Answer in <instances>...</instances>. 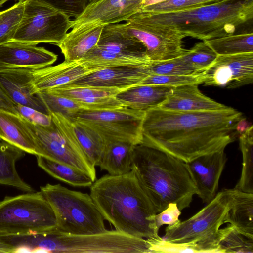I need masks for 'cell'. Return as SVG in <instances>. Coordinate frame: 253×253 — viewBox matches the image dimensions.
<instances>
[{
  "mask_svg": "<svg viewBox=\"0 0 253 253\" xmlns=\"http://www.w3.org/2000/svg\"><path fill=\"white\" fill-rule=\"evenodd\" d=\"M97 46L127 56H147L146 49L139 41L118 30L112 24L105 26Z\"/></svg>",
  "mask_w": 253,
  "mask_h": 253,
  "instance_id": "24",
  "label": "cell"
},
{
  "mask_svg": "<svg viewBox=\"0 0 253 253\" xmlns=\"http://www.w3.org/2000/svg\"><path fill=\"white\" fill-rule=\"evenodd\" d=\"M18 112L29 121L43 126H48L51 123V117L31 108L17 105Z\"/></svg>",
  "mask_w": 253,
  "mask_h": 253,
  "instance_id": "43",
  "label": "cell"
},
{
  "mask_svg": "<svg viewBox=\"0 0 253 253\" xmlns=\"http://www.w3.org/2000/svg\"><path fill=\"white\" fill-rule=\"evenodd\" d=\"M204 78L201 73L187 75L150 74L137 85H160L176 87L189 84H203Z\"/></svg>",
  "mask_w": 253,
  "mask_h": 253,
  "instance_id": "37",
  "label": "cell"
},
{
  "mask_svg": "<svg viewBox=\"0 0 253 253\" xmlns=\"http://www.w3.org/2000/svg\"><path fill=\"white\" fill-rule=\"evenodd\" d=\"M77 61L64 60L55 66L34 69L32 80L34 94L39 91L58 87L90 73Z\"/></svg>",
  "mask_w": 253,
  "mask_h": 253,
  "instance_id": "18",
  "label": "cell"
},
{
  "mask_svg": "<svg viewBox=\"0 0 253 253\" xmlns=\"http://www.w3.org/2000/svg\"><path fill=\"white\" fill-rule=\"evenodd\" d=\"M234 201V189H224L188 219L168 225L165 240L194 245L198 253H219L217 238L220 226Z\"/></svg>",
  "mask_w": 253,
  "mask_h": 253,
  "instance_id": "5",
  "label": "cell"
},
{
  "mask_svg": "<svg viewBox=\"0 0 253 253\" xmlns=\"http://www.w3.org/2000/svg\"><path fill=\"white\" fill-rule=\"evenodd\" d=\"M36 94L42 100L47 109L48 114L57 113L71 118L81 107L75 101L53 93L48 90L37 92Z\"/></svg>",
  "mask_w": 253,
  "mask_h": 253,
  "instance_id": "36",
  "label": "cell"
},
{
  "mask_svg": "<svg viewBox=\"0 0 253 253\" xmlns=\"http://www.w3.org/2000/svg\"><path fill=\"white\" fill-rule=\"evenodd\" d=\"M131 16L204 41L233 34L237 27L252 20L253 0H234L167 12L141 10Z\"/></svg>",
  "mask_w": 253,
  "mask_h": 253,
  "instance_id": "4",
  "label": "cell"
},
{
  "mask_svg": "<svg viewBox=\"0 0 253 253\" xmlns=\"http://www.w3.org/2000/svg\"><path fill=\"white\" fill-rule=\"evenodd\" d=\"M100 0H88V4L93 3Z\"/></svg>",
  "mask_w": 253,
  "mask_h": 253,
  "instance_id": "47",
  "label": "cell"
},
{
  "mask_svg": "<svg viewBox=\"0 0 253 253\" xmlns=\"http://www.w3.org/2000/svg\"><path fill=\"white\" fill-rule=\"evenodd\" d=\"M105 26L91 24L72 28L58 45L65 60L78 61L96 46Z\"/></svg>",
  "mask_w": 253,
  "mask_h": 253,
  "instance_id": "21",
  "label": "cell"
},
{
  "mask_svg": "<svg viewBox=\"0 0 253 253\" xmlns=\"http://www.w3.org/2000/svg\"><path fill=\"white\" fill-rule=\"evenodd\" d=\"M234 0H168L144 7L141 10L152 12H167L195 8Z\"/></svg>",
  "mask_w": 253,
  "mask_h": 253,
  "instance_id": "38",
  "label": "cell"
},
{
  "mask_svg": "<svg viewBox=\"0 0 253 253\" xmlns=\"http://www.w3.org/2000/svg\"><path fill=\"white\" fill-rule=\"evenodd\" d=\"M77 61L92 71L117 66H145L153 62L147 56L125 55L102 49L97 46Z\"/></svg>",
  "mask_w": 253,
  "mask_h": 253,
  "instance_id": "26",
  "label": "cell"
},
{
  "mask_svg": "<svg viewBox=\"0 0 253 253\" xmlns=\"http://www.w3.org/2000/svg\"><path fill=\"white\" fill-rule=\"evenodd\" d=\"M0 141H5L25 152L37 155L33 133L25 118L20 114L0 109Z\"/></svg>",
  "mask_w": 253,
  "mask_h": 253,
  "instance_id": "22",
  "label": "cell"
},
{
  "mask_svg": "<svg viewBox=\"0 0 253 253\" xmlns=\"http://www.w3.org/2000/svg\"></svg>",
  "mask_w": 253,
  "mask_h": 253,
  "instance_id": "48",
  "label": "cell"
},
{
  "mask_svg": "<svg viewBox=\"0 0 253 253\" xmlns=\"http://www.w3.org/2000/svg\"><path fill=\"white\" fill-rule=\"evenodd\" d=\"M228 107L203 94L199 89L198 84H189L174 87L158 108L173 111H204Z\"/></svg>",
  "mask_w": 253,
  "mask_h": 253,
  "instance_id": "19",
  "label": "cell"
},
{
  "mask_svg": "<svg viewBox=\"0 0 253 253\" xmlns=\"http://www.w3.org/2000/svg\"><path fill=\"white\" fill-rule=\"evenodd\" d=\"M252 125L245 117H242L238 121L235 129L237 133L240 135L247 131Z\"/></svg>",
  "mask_w": 253,
  "mask_h": 253,
  "instance_id": "45",
  "label": "cell"
},
{
  "mask_svg": "<svg viewBox=\"0 0 253 253\" xmlns=\"http://www.w3.org/2000/svg\"><path fill=\"white\" fill-rule=\"evenodd\" d=\"M132 169L157 213L170 203L180 211L189 207L198 191L186 162L141 144L132 153Z\"/></svg>",
  "mask_w": 253,
  "mask_h": 253,
  "instance_id": "3",
  "label": "cell"
},
{
  "mask_svg": "<svg viewBox=\"0 0 253 253\" xmlns=\"http://www.w3.org/2000/svg\"><path fill=\"white\" fill-rule=\"evenodd\" d=\"M10 0H0V8L3 5L4 3H5L7 1Z\"/></svg>",
  "mask_w": 253,
  "mask_h": 253,
  "instance_id": "46",
  "label": "cell"
},
{
  "mask_svg": "<svg viewBox=\"0 0 253 253\" xmlns=\"http://www.w3.org/2000/svg\"><path fill=\"white\" fill-rule=\"evenodd\" d=\"M71 22L69 16L52 7L25 0L21 20L11 41L58 46L71 29Z\"/></svg>",
  "mask_w": 253,
  "mask_h": 253,
  "instance_id": "10",
  "label": "cell"
},
{
  "mask_svg": "<svg viewBox=\"0 0 253 253\" xmlns=\"http://www.w3.org/2000/svg\"><path fill=\"white\" fill-rule=\"evenodd\" d=\"M205 86L235 89L253 82V52L217 55L201 72Z\"/></svg>",
  "mask_w": 253,
  "mask_h": 253,
  "instance_id": "12",
  "label": "cell"
},
{
  "mask_svg": "<svg viewBox=\"0 0 253 253\" xmlns=\"http://www.w3.org/2000/svg\"><path fill=\"white\" fill-rule=\"evenodd\" d=\"M233 189L234 201L224 223H229L244 236L253 240V194Z\"/></svg>",
  "mask_w": 253,
  "mask_h": 253,
  "instance_id": "27",
  "label": "cell"
},
{
  "mask_svg": "<svg viewBox=\"0 0 253 253\" xmlns=\"http://www.w3.org/2000/svg\"><path fill=\"white\" fill-rule=\"evenodd\" d=\"M40 191L52 208L57 231L90 235L105 232L104 219L90 194L72 190L60 184L47 183Z\"/></svg>",
  "mask_w": 253,
  "mask_h": 253,
  "instance_id": "6",
  "label": "cell"
},
{
  "mask_svg": "<svg viewBox=\"0 0 253 253\" xmlns=\"http://www.w3.org/2000/svg\"><path fill=\"white\" fill-rule=\"evenodd\" d=\"M47 90L75 101L82 109L107 110L124 107L115 97L122 90L117 88L74 87Z\"/></svg>",
  "mask_w": 253,
  "mask_h": 253,
  "instance_id": "20",
  "label": "cell"
},
{
  "mask_svg": "<svg viewBox=\"0 0 253 253\" xmlns=\"http://www.w3.org/2000/svg\"><path fill=\"white\" fill-rule=\"evenodd\" d=\"M52 7L69 16H79L88 4V0H31Z\"/></svg>",
  "mask_w": 253,
  "mask_h": 253,
  "instance_id": "40",
  "label": "cell"
},
{
  "mask_svg": "<svg viewBox=\"0 0 253 253\" xmlns=\"http://www.w3.org/2000/svg\"><path fill=\"white\" fill-rule=\"evenodd\" d=\"M217 56L203 41L196 43L192 48L186 49L184 53L179 57L192 70L200 73L208 67Z\"/></svg>",
  "mask_w": 253,
  "mask_h": 253,
  "instance_id": "34",
  "label": "cell"
},
{
  "mask_svg": "<svg viewBox=\"0 0 253 253\" xmlns=\"http://www.w3.org/2000/svg\"><path fill=\"white\" fill-rule=\"evenodd\" d=\"M173 88L160 85H137L121 91L115 97L124 107L145 112L159 107Z\"/></svg>",
  "mask_w": 253,
  "mask_h": 253,
  "instance_id": "23",
  "label": "cell"
},
{
  "mask_svg": "<svg viewBox=\"0 0 253 253\" xmlns=\"http://www.w3.org/2000/svg\"><path fill=\"white\" fill-rule=\"evenodd\" d=\"M227 157L224 150L203 155L187 162L198 191L197 195L208 204L215 196Z\"/></svg>",
  "mask_w": 253,
  "mask_h": 253,
  "instance_id": "15",
  "label": "cell"
},
{
  "mask_svg": "<svg viewBox=\"0 0 253 253\" xmlns=\"http://www.w3.org/2000/svg\"><path fill=\"white\" fill-rule=\"evenodd\" d=\"M42 253H43V233H42Z\"/></svg>",
  "mask_w": 253,
  "mask_h": 253,
  "instance_id": "49",
  "label": "cell"
},
{
  "mask_svg": "<svg viewBox=\"0 0 253 253\" xmlns=\"http://www.w3.org/2000/svg\"><path fill=\"white\" fill-rule=\"evenodd\" d=\"M147 66H117L104 68L92 71L58 87H102L117 88L123 90L137 85L142 80L150 75Z\"/></svg>",
  "mask_w": 253,
  "mask_h": 253,
  "instance_id": "13",
  "label": "cell"
},
{
  "mask_svg": "<svg viewBox=\"0 0 253 253\" xmlns=\"http://www.w3.org/2000/svg\"><path fill=\"white\" fill-rule=\"evenodd\" d=\"M217 245L219 253H253V240L230 224L219 229Z\"/></svg>",
  "mask_w": 253,
  "mask_h": 253,
  "instance_id": "33",
  "label": "cell"
},
{
  "mask_svg": "<svg viewBox=\"0 0 253 253\" xmlns=\"http://www.w3.org/2000/svg\"><path fill=\"white\" fill-rule=\"evenodd\" d=\"M181 211L176 203H170L164 210L156 214L155 216L156 224L160 228L164 225H171L180 220L179 217Z\"/></svg>",
  "mask_w": 253,
  "mask_h": 253,
  "instance_id": "42",
  "label": "cell"
},
{
  "mask_svg": "<svg viewBox=\"0 0 253 253\" xmlns=\"http://www.w3.org/2000/svg\"><path fill=\"white\" fill-rule=\"evenodd\" d=\"M150 74L187 75L197 73L184 64L179 58L153 62L147 66Z\"/></svg>",
  "mask_w": 253,
  "mask_h": 253,
  "instance_id": "39",
  "label": "cell"
},
{
  "mask_svg": "<svg viewBox=\"0 0 253 253\" xmlns=\"http://www.w3.org/2000/svg\"><path fill=\"white\" fill-rule=\"evenodd\" d=\"M135 145L125 142H105L98 167L112 175L129 172L132 170V153Z\"/></svg>",
  "mask_w": 253,
  "mask_h": 253,
  "instance_id": "25",
  "label": "cell"
},
{
  "mask_svg": "<svg viewBox=\"0 0 253 253\" xmlns=\"http://www.w3.org/2000/svg\"><path fill=\"white\" fill-rule=\"evenodd\" d=\"M25 153L13 145L0 141V185L14 187L27 192L35 191L21 178L16 169V163L25 156Z\"/></svg>",
  "mask_w": 253,
  "mask_h": 253,
  "instance_id": "28",
  "label": "cell"
},
{
  "mask_svg": "<svg viewBox=\"0 0 253 253\" xmlns=\"http://www.w3.org/2000/svg\"><path fill=\"white\" fill-rule=\"evenodd\" d=\"M204 41L217 55L253 52L252 32L233 34Z\"/></svg>",
  "mask_w": 253,
  "mask_h": 253,
  "instance_id": "31",
  "label": "cell"
},
{
  "mask_svg": "<svg viewBox=\"0 0 253 253\" xmlns=\"http://www.w3.org/2000/svg\"><path fill=\"white\" fill-rule=\"evenodd\" d=\"M145 112L123 107L107 110L81 109L71 118L97 133L105 142L142 141Z\"/></svg>",
  "mask_w": 253,
  "mask_h": 253,
  "instance_id": "9",
  "label": "cell"
},
{
  "mask_svg": "<svg viewBox=\"0 0 253 253\" xmlns=\"http://www.w3.org/2000/svg\"><path fill=\"white\" fill-rule=\"evenodd\" d=\"M38 166L48 174L75 187H90L93 180L84 171L69 165L36 156Z\"/></svg>",
  "mask_w": 253,
  "mask_h": 253,
  "instance_id": "29",
  "label": "cell"
},
{
  "mask_svg": "<svg viewBox=\"0 0 253 253\" xmlns=\"http://www.w3.org/2000/svg\"><path fill=\"white\" fill-rule=\"evenodd\" d=\"M54 212L41 191L6 196L0 201V237L56 230Z\"/></svg>",
  "mask_w": 253,
  "mask_h": 253,
  "instance_id": "7",
  "label": "cell"
},
{
  "mask_svg": "<svg viewBox=\"0 0 253 253\" xmlns=\"http://www.w3.org/2000/svg\"><path fill=\"white\" fill-rule=\"evenodd\" d=\"M34 70L29 68L0 69V85L17 105L49 114L42 100L33 93L32 80Z\"/></svg>",
  "mask_w": 253,
  "mask_h": 253,
  "instance_id": "17",
  "label": "cell"
},
{
  "mask_svg": "<svg viewBox=\"0 0 253 253\" xmlns=\"http://www.w3.org/2000/svg\"><path fill=\"white\" fill-rule=\"evenodd\" d=\"M90 195L104 220L116 231L136 238H161L157 213L132 169L102 176L90 186Z\"/></svg>",
  "mask_w": 253,
  "mask_h": 253,
  "instance_id": "2",
  "label": "cell"
},
{
  "mask_svg": "<svg viewBox=\"0 0 253 253\" xmlns=\"http://www.w3.org/2000/svg\"><path fill=\"white\" fill-rule=\"evenodd\" d=\"M143 6L144 0H100L88 4L84 11L72 20L71 29L87 24L107 25L125 22Z\"/></svg>",
  "mask_w": 253,
  "mask_h": 253,
  "instance_id": "14",
  "label": "cell"
},
{
  "mask_svg": "<svg viewBox=\"0 0 253 253\" xmlns=\"http://www.w3.org/2000/svg\"><path fill=\"white\" fill-rule=\"evenodd\" d=\"M17 105L7 95L0 85V109L18 113Z\"/></svg>",
  "mask_w": 253,
  "mask_h": 253,
  "instance_id": "44",
  "label": "cell"
},
{
  "mask_svg": "<svg viewBox=\"0 0 253 253\" xmlns=\"http://www.w3.org/2000/svg\"><path fill=\"white\" fill-rule=\"evenodd\" d=\"M57 58L56 54L36 44L11 41L0 45V69H39L52 65Z\"/></svg>",
  "mask_w": 253,
  "mask_h": 253,
  "instance_id": "16",
  "label": "cell"
},
{
  "mask_svg": "<svg viewBox=\"0 0 253 253\" xmlns=\"http://www.w3.org/2000/svg\"><path fill=\"white\" fill-rule=\"evenodd\" d=\"M25 0L0 11V45L11 41L21 20Z\"/></svg>",
  "mask_w": 253,
  "mask_h": 253,
  "instance_id": "35",
  "label": "cell"
},
{
  "mask_svg": "<svg viewBox=\"0 0 253 253\" xmlns=\"http://www.w3.org/2000/svg\"><path fill=\"white\" fill-rule=\"evenodd\" d=\"M112 25L139 41L152 62L178 57L186 49L182 47L183 33L166 26L142 21L131 16L123 23Z\"/></svg>",
  "mask_w": 253,
  "mask_h": 253,
  "instance_id": "11",
  "label": "cell"
},
{
  "mask_svg": "<svg viewBox=\"0 0 253 253\" xmlns=\"http://www.w3.org/2000/svg\"><path fill=\"white\" fill-rule=\"evenodd\" d=\"M150 253H196L198 252L194 245L173 243L168 242L162 237L146 239Z\"/></svg>",
  "mask_w": 253,
  "mask_h": 253,
  "instance_id": "41",
  "label": "cell"
},
{
  "mask_svg": "<svg viewBox=\"0 0 253 253\" xmlns=\"http://www.w3.org/2000/svg\"><path fill=\"white\" fill-rule=\"evenodd\" d=\"M239 144L242 154V169L240 179L234 188L239 191L253 194V126L239 136Z\"/></svg>",
  "mask_w": 253,
  "mask_h": 253,
  "instance_id": "32",
  "label": "cell"
},
{
  "mask_svg": "<svg viewBox=\"0 0 253 253\" xmlns=\"http://www.w3.org/2000/svg\"><path fill=\"white\" fill-rule=\"evenodd\" d=\"M49 114L51 117V123L48 126L35 124L25 119L35 138L36 156H41L79 169L95 181V166L76 140L70 119L57 113Z\"/></svg>",
  "mask_w": 253,
  "mask_h": 253,
  "instance_id": "8",
  "label": "cell"
},
{
  "mask_svg": "<svg viewBox=\"0 0 253 253\" xmlns=\"http://www.w3.org/2000/svg\"><path fill=\"white\" fill-rule=\"evenodd\" d=\"M70 120L72 131L78 144L91 163L95 167L98 166L105 141L93 130L78 121Z\"/></svg>",
  "mask_w": 253,
  "mask_h": 253,
  "instance_id": "30",
  "label": "cell"
},
{
  "mask_svg": "<svg viewBox=\"0 0 253 253\" xmlns=\"http://www.w3.org/2000/svg\"><path fill=\"white\" fill-rule=\"evenodd\" d=\"M241 112L229 107L214 111H173L160 108L145 112L141 144L187 163L222 150L238 134Z\"/></svg>",
  "mask_w": 253,
  "mask_h": 253,
  "instance_id": "1",
  "label": "cell"
}]
</instances>
